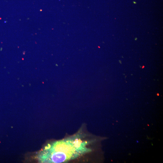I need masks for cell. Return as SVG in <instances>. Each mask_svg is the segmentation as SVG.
<instances>
[{"mask_svg":"<svg viewBox=\"0 0 163 163\" xmlns=\"http://www.w3.org/2000/svg\"><path fill=\"white\" fill-rule=\"evenodd\" d=\"M76 134L71 137L49 143L37 156L41 163H61L68 161L90 152L89 142Z\"/></svg>","mask_w":163,"mask_h":163,"instance_id":"1","label":"cell"}]
</instances>
